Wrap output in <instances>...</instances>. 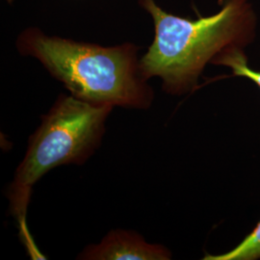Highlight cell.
Wrapping results in <instances>:
<instances>
[{
  "instance_id": "obj_1",
  "label": "cell",
  "mask_w": 260,
  "mask_h": 260,
  "mask_svg": "<svg viewBox=\"0 0 260 260\" xmlns=\"http://www.w3.org/2000/svg\"><path fill=\"white\" fill-rule=\"evenodd\" d=\"M221 10L209 17L188 19L169 14L154 0H141L154 22L155 36L140 59L148 81L162 80L164 92L183 95L195 90L205 66L232 48L252 41L255 17L248 0H222Z\"/></svg>"
},
{
  "instance_id": "obj_2",
  "label": "cell",
  "mask_w": 260,
  "mask_h": 260,
  "mask_svg": "<svg viewBox=\"0 0 260 260\" xmlns=\"http://www.w3.org/2000/svg\"><path fill=\"white\" fill-rule=\"evenodd\" d=\"M17 47L21 55L36 58L78 100L129 110L152 105L154 92L141 74L139 47L133 44L102 47L29 28L19 35Z\"/></svg>"
},
{
  "instance_id": "obj_3",
  "label": "cell",
  "mask_w": 260,
  "mask_h": 260,
  "mask_svg": "<svg viewBox=\"0 0 260 260\" xmlns=\"http://www.w3.org/2000/svg\"><path fill=\"white\" fill-rule=\"evenodd\" d=\"M111 105H94L61 93L28 139L24 157L16 169L5 196L9 210L28 238L26 215L33 187L60 166L84 165L100 149Z\"/></svg>"
},
{
  "instance_id": "obj_4",
  "label": "cell",
  "mask_w": 260,
  "mask_h": 260,
  "mask_svg": "<svg viewBox=\"0 0 260 260\" xmlns=\"http://www.w3.org/2000/svg\"><path fill=\"white\" fill-rule=\"evenodd\" d=\"M172 253L160 244H150L136 232L114 230L99 244H92L81 251V260H168Z\"/></svg>"
},
{
  "instance_id": "obj_5",
  "label": "cell",
  "mask_w": 260,
  "mask_h": 260,
  "mask_svg": "<svg viewBox=\"0 0 260 260\" xmlns=\"http://www.w3.org/2000/svg\"><path fill=\"white\" fill-rule=\"evenodd\" d=\"M260 258V221L235 248L218 255L206 254L205 260H256Z\"/></svg>"
},
{
  "instance_id": "obj_6",
  "label": "cell",
  "mask_w": 260,
  "mask_h": 260,
  "mask_svg": "<svg viewBox=\"0 0 260 260\" xmlns=\"http://www.w3.org/2000/svg\"><path fill=\"white\" fill-rule=\"evenodd\" d=\"M212 64L231 68L234 76L246 77L256 84L260 89V72L249 67L243 48L235 47L224 51L214 59Z\"/></svg>"
},
{
  "instance_id": "obj_7",
  "label": "cell",
  "mask_w": 260,
  "mask_h": 260,
  "mask_svg": "<svg viewBox=\"0 0 260 260\" xmlns=\"http://www.w3.org/2000/svg\"><path fill=\"white\" fill-rule=\"evenodd\" d=\"M6 1H8L9 3H12V1H13V0H6Z\"/></svg>"
}]
</instances>
